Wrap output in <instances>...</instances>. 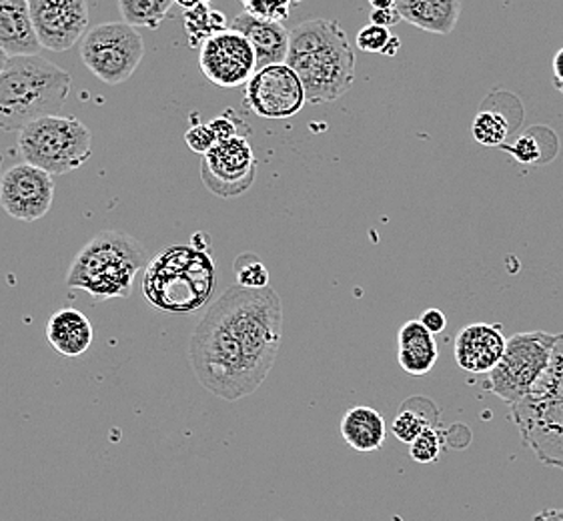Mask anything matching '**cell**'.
<instances>
[{
    "instance_id": "obj_13",
    "label": "cell",
    "mask_w": 563,
    "mask_h": 521,
    "mask_svg": "<svg viewBox=\"0 0 563 521\" xmlns=\"http://www.w3.org/2000/svg\"><path fill=\"white\" fill-rule=\"evenodd\" d=\"M53 199V175L34 165H12L0 177V207L16 221L33 223L43 219L51 211Z\"/></svg>"
},
{
    "instance_id": "obj_32",
    "label": "cell",
    "mask_w": 563,
    "mask_h": 521,
    "mask_svg": "<svg viewBox=\"0 0 563 521\" xmlns=\"http://www.w3.org/2000/svg\"><path fill=\"white\" fill-rule=\"evenodd\" d=\"M185 143H187V147L191 148L192 153L203 157L217 145V136H214L213 129L209 126V123H197L185 133Z\"/></svg>"
},
{
    "instance_id": "obj_18",
    "label": "cell",
    "mask_w": 563,
    "mask_h": 521,
    "mask_svg": "<svg viewBox=\"0 0 563 521\" xmlns=\"http://www.w3.org/2000/svg\"><path fill=\"white\" fill-rule=\"evenodd\" d=\"M95 340V329L89 318L75 307L55 311L46 321V341L55 352L65 357H80L89 352Z\"/></svg>"
},
{
    "instance_id": "obj_28",
    "label": "cell",
    "mask_w": 563,
    "mask_h": 521,
    "mask_svg": "<svg viewBox=\"0 0 563 521\" xmlns=\"http://www.w3.org/2000/svg\"><path fill=\"white\" fill-rule=\"evenodd\" d=\"M429 421L423 413H419L416 409H401L397 413L394 423H391V431H394L395 437L401 443L416 442L417 437L428 430Z\"/></svg>"
},
{
    "instance_id": "obj_29",
    "label": "cell",
    "mask_w": 563,
    "mask_h": 521,
    "mask_svg": "<svg viewBox=\"0 0 563 521\" xmlns=\"http://www.w3.org/2000/svg\"><path fill=\"white\" fill-rule=\"evenodd\" d=\"M441 447H443V437L440 431L429 425L428 430L409 445V454L417 464H435L440 459Z\"/></svg>"
},
{
    "instance_id": "obj_14",
    "label": "cell",
    "mask_w": 563,
    "mask_h": 521,
    "mask_svg": "<svg viewBox=\"0 0 563 521\" xmlns=\"http://www.w3.org/2000/svg\"><path fill=\"white\" fill-rule=\"evenodd\" d=\"M38 43L46 51L65 53L85 38L89 29L87 0H29Z\"/></svg>"
},
{
    "instance_id": "obj_24",
    "label": "cell",
    "mask_w": 563,
    "mask_h": 521,
    "mask_svg": "<svg viewBox=\"0 0 563 521\" xmlns=\"http://www.w3.org/2000/svg\"><path fill=\"white\" fill-rule=\"evenodd\" d=\"M472 135L484 147H504L509 135V121L497 111H479L472 123Z\"/></svg>"
},
{
    "instance_id": "obj_10",
    "label": "cell",
    "mask_w": 563,
    "mask_h": 521,
    "mask_svg": "<svg viewBox=\"0 0 563 521\" xmlns=\"http://www.w3.org/2000/svg\"><path fill=\"white\" fill-rule=\"evenodd\" d=\"M257 177V157L245 136L219 141L201 157V179L211 193L233 199L247 193Z\"/></svg>"
},
{
    "instance_id": "obj_11",
    "label": "cell",
    "mask_w": 563,
    "mask_h": 521,
    "mask_svg": "<svg viewBox=\"0 0 563 521\" xmlns=\"http://www.w3.org/2000/svg\"><path fill=\"white\" fill-rule=\"evenodd\" d=\"M245 104L251 113L269 121H285L307 104L301 79L287 63L263 67L245 85Z\"/></svg>"
},
{
    "instance_id": "obj_19",
    "label": "cell",
    "mask_w": 563,
    "mask_h": 521,
    "mask_svg": "<svg viewBox=\"0 0 563 521\" xmlns=\"http://www.w3.org/2000/svg\"><path fill=\"white\" fill-rule=\"evenodd\" d=\"M440 359V347L433 333L419 319L407 321L397 335V362L411 377L428 375Z\"/></svg>"
},
{
    "instance_id": "obj_30",
    "label": "cell",
    "mask_w": 563,
    "mask_h": 521,
    "mask_svg": "<svg viewBox=\"0 0 563 521\" xmlns=\"http://www.w3.org/2000/svg\"><path fill=\"white\" fill-rule=\"evenodd\" d=\"M391 31L385 26H377V24H367L365 29H361L357 34V46L363 53H377L384 55L385 48L391 41Z\"/></svg>"
},
{
    "instance_id": "obj_21",
    "label": "cell",
    "mask_w": 563,
    "mask_h": 521,
    "mask_svg": "<svg viewBox=\"0 0 563 521\" xmlns=\"http://www.w3.org/2000/svg\"><path fill=\"white\" fill-rule=\"evenodd\" d=\"M341 435L355 452L372 454L384 447L387 425L377 409L360 406L350 409L341 420Z\"/></svg>"
},
{
    "instance_id": "obj_42",
    "label": "cell",
    "mask_w": 563,
    "mask_h": 521,
    "mask_svg": "<svg viewBox=\"0 0 563 521\" xmlns=\"http://www.w3.org/2000/svg\"><path fill=\"white\" fill-rule=\"evenodd\" d=\"M2 153H0V177H2Z\"/></svg>"
},
{
    "instance_id": "obj_27",
    "label": "cell",
    "mask_w": 563,
    "mask_h": 521,
    "mask_svg": "<svg viewBox=\"0 0 563 521\" xmlns=\"http://www.w3.org/2000/svg\"><path fill=\"white\" fill-rule=\"evenodd\" d=\"M235 275H238V285L245 289L269 287V271L263 265V260L257 259L255 255H241L235 260Z\"/></svg>"
},
{
    "instance_id": "obj_31",
    "label": "cell",
    "mask_w": 563,
    "mask_h": 521,
    "mask_svg": "<svg viewBox=\"0 0 563 521\" xmlns=\"http://www.w3.org/2000/svg\"><path fill=\"white\" fill-rule=\"evenodd\" d=\"M501 148L521 165H533L541 160V143L538 141V136H533L531 133L518 136L514 145H504Z\"/></svg>"
},
{
    "instance_id": "obj_36",
    "label": "cell",
    "mask_w": 563,
    "mask_h": 521,
    "mask_svg": "<svg viewBox=\"0 0 563 521\" xmlns=\"http://www.w3.org/2000/svg\"><path fill=\"white\" fill-rule=\"evenodd\" d=\"M553 85L558 91L563 92V48L555 53L552 63Z\"/></svg>"
},
{
    "instance_id": "obj_1",
    "label": "cell",
    "mask_w": 563,
    "mask_h": 521,
    "mask_svg": "<svg viewBox=\"0 0 563 521\" xmlns=\"http://www.w3.org/2000/svg\"><path fill=\"white\" fill-rule=\"evenodd\" d=\"M282 297L271 289L229 287L192 331L189 363L213 396L238 401L267 379L282 347Z\"/></svg>"
},
{
    "instance_id": "obj_7",
    "label": "cell",
    "mask_w": 563,
    "mask_h": 521,
    "mask_svg": "<svg viewBox=\"0 0 563 521\" xmlns=\"http://www.w3.org/2000/svg\"><path fill=\"white\" fill-rule=\"evenodd\" d=\"M555 340L558 335L545 331H526L511 335L507 340L504 357L487 374L485 389L509 406L530 396L531 389L550 365Z\"/></svg>"
},
{
    "instance_id": "obj_20",
    "label": "cell",
    "mask_w": 563,
    "mask_h": 521,
    "mask_svg": "<svg viewBox=\"0 0 563 521\" xmlns=\"http://www.w3.org/2000/svg\"><path fill=\"white\" fill-rule=\"evenodd\" d=\"M401 19L421 31L433 34L453 33L462 14V0H397Z\"/></svg>"
},
{
    "instance_id": "obj_34",
    "label": "cell",
    "mask_w": 563,
    "mask_h": 521,
    "mask_svg": "<svg viewBox=\"0 0 563 521\" xmlns=\"http://www.w3.org/2000/svg\"><path fill=\"white\" fill-rule=\"evenodd\" d=\"M419 321H421L423 328L428 329L429 333H433V335L445 331V328H448V318H445V313L440 311V309H426V311L421 313Z\"/></svg>"
},
{
    "instance_id": "obj_40",
    "label": "cell",
    "mask_w": 563,
    "mask_h": 521,
    "mask_svg": "<svg viewBox=\"0 0 563 521\" xmlns=\"http://www.w3.org/2000/svg\"><path fill=\"white\" fill-rule=\"evenodd\" d=\"M372 9H395L397 0H369Z\"/></svg>"
},
{
    "instance_id": "obj_8",
    "label": "cell",
    "mask_w": 563,
    "mask_h": 521,
    "mask_svg": "<svg viewBox=\"0 0 563 521\" xmlns=\"http://www.w3.org/2000/svg\"><path fill=\"white\" fill-rule=\"evenodd\" d=\"M145 57L143 36L126 23L97 24L80 41V58L102 82L117 87L131 79Z\"/></svg>"
},
{
    "instance_id": "obj_15",
    "label": "cell",
    "mask_w": 563,
    "mask_h": 521,
    "mask_svg": "<svg viewBox=\"0 0 563 521\" xmlns=\"http://www.w3.org/2000/svg\"><path fill=\"white\" fill-rule=\"evenodd\" d=\"M501 325L472 323L460 331L453 355L467 374H489L506 352L507 340Z\"/></svg>"
},
{
    "instance_id": "obj_25",
    "label": "cell",
    "mask_w": 563,
    "mask_h": 521,
    "mask_svg": "<svg viewBox=\"0 0 563 521\" xmlns=\"http://www.w3.org/2000/svg\"><path fill=\"white\" fill-rule=\"evenodd\" d=\"M531 397H553L563 399V333L558 335L553 345L552 359L536 387L531 389Z\"/></svg>"
},
{
    "instance_id": "obj_16",
    "label": "cell",
    "mask_w": 563,
    "mask_h": 521,
    "mask_svg": "<svg viewBox=\"0 0 563 521\" xmlns=\"http://www.w3.org/2000/svg\"><path fill=\"white\" fill-rule=\"evenodd\" d=\"M231 29L247 36L257 57V70L269 65H282L287 60L291 31H287L283 23L263 21L249 12H241L233 19Z\"/></svg>"
},
{
    "instance_id": "obj_3",
    "label": "cell",
    "mask_w": 563,
    "mask_h": 521,
    "mask_svg": "<svg viewBox=\"0 0 563 521\" xmlns=\"http://www.w3.org/2000/svg\"><path fill=\"white\" fill-rule=\"evenodd\" d=\"M217 287L211 251L173 245L148 260L143 295L148 306L165 315H191L203 309Z\"/></svg>"
},
{
    "instance_id": "obj_39",
    "label": "cell",
    "mask_w": 563,
    "mask_h": 521,
    "mask_svg": "<svg viewBox=\"0 0 563 521\" xmlns=\"http://www.w3.org/2000/svg\"><path fill=\"white\" fill-rule=\"evenodd\" d=\"M399 48H401V41H399V36H391L389 45L385 48L384 57H395V55L399 53Z\"/></svg>"
},
{
    "instance_id": "obj_37",
    "label": "cell",
    "mask_w": 563,
    "mask_h": 521,
    "mask_svg": "<svg viewBox=\"0 0 563 521\" xmlns=\"http://www.w3.org/2000/svg\"><path fill=\"white\" fill-rule=\"evenodd\" d=\"M533 521H563V508H548L533 516Z\"/></svg>"
},
{
    "instance_id": "obj_23",
    "label": "cell",
    "mask_w": 563,
    "mask_h": 521,
    "mask_svg": "<svg viewBox=\"0 0 563 521\" xmlns=\"http://www.w3.org/2000/svg\"><path fill=\"white\" fill-rule=\"evenodd\" d=\"M185 31L189 34L191 46L203 45L207 38L214 34L223 33L229 29L225 14L221 11H214L209 4H201L191 11H185Z\"/></svg>"
},
{
    "instance_id": "obj_2",
    "label": "cell",
    "mask_w": 563,
    "mask_h": 521,
    "mask_svg": "<svg viewBox=\"0 0 563 521\" xmlns=\"http://www.w3.org/2000/svg\"><path fill=\"white\" fill-rule=\"evenodd\" d=\"M285 63L303 82L307 104L338 101L350 91L357 65L347 33L333 19L297 24Z\"/></svg>"
},
{
    "instance_id": "obj_26",
    "label": "cell",
    "mask_w": 563,
    "mask_h": 521,
    "mask_svg": "<svg viewBox=\"0 0 563 521\" xmlns=\"http://www.w3.org/2000/svg\"><path fill=\"white\" fill-rule=\"evenodd\" d=\"M299 2L303 0H241L245 12L263 21H275V23L287 21L291 16L294 7Z\"/></svg>"
},
{
    "instance_id": "obj_35",
    "label": "cell",
    "mask_w": 563,
    "mask_h": 521,
    "mask_svg": "<svg viewBox=\"0 0 563 521\" xmlns=\"http://www.w3.org/2000/svg\"><path fill=\"white\" fill-rule=\"evenodd\" d=\"M401 14L397 9H373L369 14V24H377V26H385L391 29L397 23H401Z\"/></svg>"
},
{
    "instance_id": "obj_17",
    "label": "cell",
    "mask_w": 563,
    "mask_h": 521,
    "mask_svg": "<svg viewBox=\"0 0 563 521\" xmlns=\"http://www.w3.org/2000/svg\"><path fill=\"white\" fill-rule=\"evenodd\" d=\"M0 48L9 57H31L43 48L34 31L29 0H0Z\"/></svg>"
},
{
    "instance_id": "obj_4",
    "label": "cell",
    "mask_w": 563,
    "mask_h": 521,
    "mask_svg": "<svg viewBox=\"0 0 563 521\" xmlns=\"http://www.w3.org/2000/svg\"><path fill=\"white\" fill-rule=\"evenodd\" d=\"M73 79L65 68L31 55L11 57L0 73V131H23L34 121L60 114Z\"/></svg>"
},
{
    "instance_id": "obj_12",
    "label": "cell",
    "mask_w": 563,
    "mask_h": 521,
    "mask_svg": "<svg viewBox=\"0 0 563 521\" xmlns=\"http://www.w3.org/2000/svg\"><path fill=\"white\" fill-rule=\"evenodd\" d=\"M199 65L205 79L219 89L245 87L257 73V57L247 36L231 26L199 46Z\"/></svg>"
},
{
    "instance_id": "obj_9",
    "label": "cell",
    "mask_w": 563,
    "mask_h": 521,
    "mask_svg": "<svg viewBox=\"0 0 563 521\" xmlns=\"http://www.w3.org/2000/svg\"><path fill=\"white\" fill-rule=\"evenodd\" d=\"M509 415L523 445L541 464L563 472V399L523 397L511 406Z\"/></svg>"
},
{
    "instance_id": "obj_5",
    "label": "cell",
    "mask_w": 563,
    "mask_h": 521,
    "mask_svg": "<svg viewBox=\"0 0 563 521\" xmlns=\"http://www.w3.org/2000/svg\"><path fill=\"white\" fill-rule=\"evenodd\" d=\"M147 250L121 231H101L75 255L67 287L89 293L95 301L129 299L135 277L147 269Z\"/></svg>"
},
{
    "instance_id": "obj_22",
    "label": "cell",
    "mask_w": 563,
    "mask_h": 521,
    "mask_svg": "<svg viewBox=\"0 0 563 521\" xmlns=\"http://www.w3.org/2000/svg\"><path fill=\"white\" fill-rule=\"evenodd\" d=\"M123 23L157 31L169 16L175 0H117Z\"/></svg>"
},
{
    "instance_id": "obj_6",
    "label": "cell",
    "mask_w": 563,
    "mask_h": 521,
    "mask_svg": "<svg viewBox=\"0 0 563 521\" xmlns=\"http://www.w3.org/2000/svg\"><path fill=\"white\" fill-rule=\"evenodd\" d=\"M24 163L58 177L80 169L92 155L89 126L77 117L51 114L24 126L19 133Z\"/></svg>"
},
{
    "instance_id": "obj_33",
    "label": "cell",
    "mask_w": 563,
    "mask_h": 521,
    "mask_svg": "<svg viewBox=\"0 0 563 521\" xmlns=\"http://www.w3.org/2000/svg\"><path fill=\"white\" fill-rule=\"evenodd\" d=\"M231 117H233V113L227 111L225 114L217 117V119H213V121L209 123V126L213 129L214 136H217V143L239 135L238 123H235V119H231Z\"/></svg>"
},
{
    "instance_id": "obj_41",
    "label": "cell",
    "mask_w": 563,
    "mask_h": 521,
    "mask_svg": "<svg viewBox=\"0 0 563 521\" xmlns=\"http://www.w3.org/2000/svg\"><path fill=\"white\" fill-rule=\"evenodd\" d=\"M9 55H7V53H4V51H2V48H0V73H2V70H4V67H7V63H9Z\"/></svg>"
},
{
    "instance_id": "obj_38",
    "label": "cell",
    "mask_w": 563,
    "mask_h": 521,
    "mask_svg": "<svg viewBox=\"0 0 563 521\" xmlns=\"http://www.w3.org/2000/svg\"><path fill=\"white\" fill-rule=\"evenodd\" d=\"M177 4H179L183 11H191V9H197V7H201V4H209L211 0H175Z\"/></svg>"
}]
</instances>
